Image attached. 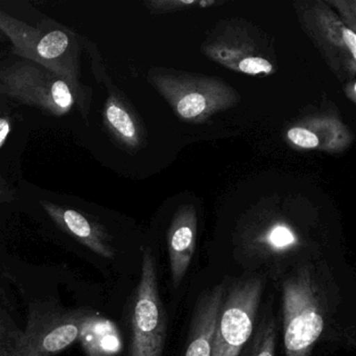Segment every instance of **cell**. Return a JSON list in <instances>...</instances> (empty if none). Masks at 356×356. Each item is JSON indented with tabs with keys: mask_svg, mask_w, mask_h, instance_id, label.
<instances>
[{
	"mask_svg": "<svg viewBox=\"0 0 356 356\" xmlns=\"http://www.w3.org/2000/svg\"><path fill=\"white\" fill-rule=\"evenodd\" d=\"M149 81L175 113L187 122H205L234 107L241 99L224 81L210 76L164 72L152 74Z\"/></svg>",
	"mask_w": 356,
	"mask_h": 356,
	"instance_id": "3957f363",
	"label": "cell"
},
{
	"mask_svg": "<svg viewBox=\"0 0 356 356\" xmlns=\"http://www.w3.org/2000/svg\"><path fill=\"white\" fill-rule=\"evenodd\" d=\"M41 206L64 232L72 235L97 255L108 259L114 258L115 250L112 245V237L101 224L78 210L49 201H41Z\"/></svg>",
	"mask_w": 356,
	"mask_h": 356,
	"instance_id": "ba28073f",
	"label": "cell"
},
{
	"mask_svg": "<svg viewBox=\"0 0 356 356\" xmlns=\"http://www.w3.org/2000/svg\"><path fill=\"white\" fill-rule=\"evenodd\" d=\"M79 339L89 356H109L120 349V337L114 325L93 312L83 325Z\"/></svg>",
	"mask_w": 356,
	"mask_h": 356,
	"instance_id": "7c38bea8",
	"label": "cell"
},
{
	"mask_svg": "<svg viewBox=\"0 0 356 356\" xmlns=\"http://www.w3.org/2000/svg\"><path fill=\"white\" fill-rule=\"evenodd\" d=\"M1 35H3V34H1V33H0V36H1Z\"/></svg>",
	"mask_w": 356,
	"mask_h": 356,
	"instance_id": "603a6c76",
	"label": "cell"
},
{
	"mask_svg": "<svg viewBox=\"0 0 356 356\" xmlns=\"http://www.w3.org/2000/svg\"><path fill=\"white\" fill-rule=\"evenodd\" d=\"M149 5L153 6L155 11L158 12H168L172 11V10L176 9H184L183 7H191V6L199 5L200 1H184V0H181V1H152L149 3Z\"/></svg>",
	"mask_w": 356,
	"mask_h": 356,
	"instance_id": "e0dca14e",
	"label": "cell"
},
{
	"mask_svg": "<svg viewBox=\"0 0 356 356\" xmlns=\"http://www.w3.org/2000/svg\"><path fill=\"white\" fill-rule=\"evenodd\" d=\"M0 33L10 39L20 59L42 65L65 80L76 91L86 118L88 99L80 81V47L74 33L59 24L36 28L1 9Z\"/></svg>",
	"mask_w": 356,
	"mask_h": 356,
	"instance_id": "6da1fadb",
	"label": "cell"
},
{
	"mask_svg": "<svg viewBox=\"0 0 356 356\" xmlns=\"http://www.w3.org/2000/svg\"><path fill=\"white\" fill-rule=\"evenodd\" d=\"M11 120L8 116L0 115V149H3L11 134Z\"/></svg>",
	"mask_w": 356,
	"mask_h": 356,
	"instance_id": "ac0fdd59",
	"label": "cell"
},
{
	"mask_svg": "<svg viewBox=\"0 0 356 356\" xmlns=\"http://www.w3.org/2000/svg\"><path fill=\"white\" fill-rule=\"evenodd\" d=\"M266 280L249 277L227 287L212 356H239L253 334Z\"/></svg>",
	"mask_w": 356,
	"mask_h": 356,
	"instance_id": "8992f818",
	"label": "cell"
},
{
	"mask_svg": "<svg viewBox=\"0 0 356 356\" xmlns=\"http://www.w3.org/2000/svg\"><path fill=\"white\" fill-rule=\"evenodd\" d=\"M281 289L285 355L310 356L326 326L327 291L309 264L285 277Z\"/></svg>",
	"mask_w": 356,
	"mask_h": 356,
	"instance_id": "7a4b0ae2",
	"label": "cell"
},
{
	"mask_svg": "<svg viewBox=\"0 0 356 356\" xmlns=\"http://www.w3.org/2000/svg\"><path fill=\"white\" fill-rule=\"evenodd\" d=\"M227 286L220 283L200 296L183 356H212L214 334Z\"/></svg>",
	"mask_w": 356,
	"mask_h": 356,
	"instance_id": "9c48e42d",
	"label": "cell"
},
{
	"mask_svg": "<svg viewBox=\"0 0 356 356\" xmlns=\"http://www.w3.org/2000/svg\"><path fill=\"white\" fill-rule=\"evenodd\" d=\"M90 312L70 310L54 301L37 302L29 310L26 343L34 356H51L70 347L80 337Z\"/></svg>",
	"mask_w": 356,
	"mask_h": 356,
	"instance_id": "52a82bcc",
	"label": "cell"
},
{
	"mask_svg": "<svg viewBox=\"0 0 356 356\" xmlns=\"http://www.w3.org/2000/svg\"><path fill=\"white\" fill-rule=\"evenodd\" d=\"M197 220L191 206L181 208L168 235V258L174 289H178L188 270L197 245Z\"/></svg>",
	"mask_w": 356,
	"mask_h": 356,
	"instance_id": "30bf717a",
	"label": "cell"
},
{
	"mask_svg": "<svg viewBox=\"0 0 356 356\" xmlns=\"http://www.w3.org/2000/svg\"><path fill=\"white\" fill-rule=\"evenodd\" d=\"M13 199V191L0 187V202H9Z\"/></svg>",
	"mask_w": 356,
	"mask_h": 356,
	"instance_id": "d6986e66",
	"label": "cell"
},
{
	"mask_svg": "<svg viewBox=\"0 0 356 356\" xmlns=\"http://www.w3.org/2000/svg\"><path fill=\"white\" fill-rule=\"evenodd\" d=\"M166 337L168 314L159 293L157 264L151 249L147 248L133 296L129 356H163Z\"/></svg>",
	"mask_w": 356,
	"mask_h": 356,
	"instance_id": "5b68a950",
	"label": "cell"
},
{
	"mask_svg": "<svg viewBox=\"0 0 356 356\" xmlns=\"http://www.w3.org/2000/svg\"><path fill=\"white\" fill-rule=\"evenodd\" d=\"M235 70L249 76H257V74H270L274 72V66L270 62L262 57L250 56L243 58L236 64Z\"/></svg>",
	"mask_w": 356,
	"mask_h": 356,
	"instance_id": "2e32d148",
	"label": "cell"
},
{
	"mask_svg": "<svg viewBox=\"0 0 356 356\" xmlns=\"http://www.w3.org/2000/svg\"><path fill=\"white\" fill-rule=\"evenodd\" d=\"M104 124L122 147L136 149L143 143V131L132 110L116 93H109L104 108Z\"/></svg>",
	"mask_w": 356,
	"mask_h": 356,
	"instance_id": "8fae6325",
	"label": "cell"
},
{
	"mask_svg": "<svg viewBox=\"0 0 356 356\" xmlns=\"http://www.w3.org/2000/svg\"><path fill=\"white\" fill-rule=\"evenodd\" d=\"M277 339V325L274 316H266L260 322L252 339L247 356H275Z\"/></svg>",
	"mask_w": 356,
	"mask_h": 356,
	"instance_id": "5bb4252c",
	"label": "cell"
},
{
	"mask_svg": "<svg viewBox=\"0 0 356 356\" xmlns=\"http://www.w3.org/2000/svg\"><path fill=\"white\" fill-rule=\"evenodd\" d=\"M239 356H247V349L243 350V352H241V355Z\"/></svg>",
	"mask_w": 356,
	"mask_h": 356,
	"instance_id": "7402d4cb",
	"label": "cell"
},
{
	"mask_svg": "<svg viewBox=\"0 0 356 356\" xmlns=\"http://www.w3.org/2000/svg\"><path fill=\"white\" fill-rule=\"evenodd\" d=\"M346 92H347V97H350L353 103H355V83L352 82L348 84Z\"/></svg>",
	"mask_w": 356,
	"mask_h": 356,
	"instance_id": "ffe728a7",
	"label": "cell"
},
{
	"mask_svg": "<svg viewBox=\"0 0 356 356\" xmlns=\"http://www.w3.org/2000/svg\"><path fill=\"white\" fill-rule=\"evenodd\" d=\"M0 187H1V188L9 189V188H8L7 183H6V181L3 180V179L1 178V177H0Z\"/></svg>",
	"mask_w": 356,
	"mask_h": 356,
	"instance_id": "44dd1931",
	"label": "cell"
},
{
	"mask_svg": "<svg viewBox=\"0 0 356 356\" xmlns=\"http://www.w3.org/2000/svg\"><path fill=\"white\" fill-rule=\"evenodd\" d=\"M287 138L296 147L303 149H320L318 136L305 127H295L287 131Z\"/></svg>",
	"mask_w": 356,
	"mask_h": 356,
	"instance_id": "9a60e30c",
	"label": "cell"
},
{
	"mask_svg": "<svg viewBox=\"0 0 356 356\" xmlns=\"http://www.w3.org/2000/svg\"><path fill=\"white\" fill-rule=\"evenodd\" d=\"M0 356H34L29 349L24 331L0 307Z\"/></svg>",
	"mask_w": 356,
	"mask_h": 356,
	"instance_id": "4fadbf2b",
	"label": "cell"
},
{
	"mask_svg": "<svg viewBox=\"0 0 356 356\" xmlns=\"http://www.w3.org/2000/svg\"><path fill=\"white\" fill-rule=\"evenodd\" d=\"M0 93L59 118L76 106L82 111L76 91L65 80L29 60H18L0 70Z\"/></svg>",
	"mask_w": 356,
	"mask_h": 356,
	"instance_id": "277c9868",
	"label": "cell"
}]
</instances>
